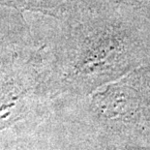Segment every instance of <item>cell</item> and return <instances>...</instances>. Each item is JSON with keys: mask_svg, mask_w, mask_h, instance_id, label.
Instances as JSON below:
<instances>
[{"mask_svg": "<svg viewBox=\"0 0 150 150\" xmlns=\"http://www.w3.org/2000/svg\"><path fill=\"white\" fill-rule=\"evenodd\" d=\"M53 63L65 82L89 90L150 66V21L126 3L92 4L65 25Z\"/></svg>", "mask_w": 150, "mask_h": 150, "instance_id": "cell-1", "label": "cell"}, {"mask_svg": "<svg viewBox=\"0 0 150 150\" xmlns=\"http://www.w3.org/2000/svg\"><path fill=\"white\" fill-rule=\"evenodd\" d=\"M33 60L0 76V130L18 122L27 112L33 87Z\"/></svg>", "mask_w": 150, "mask_h": 150, "instance_id": "cell-2", "label": "cell"}, {"mask_svg": "<svg viewBox=\"0 0 150 150\" xmlns=\"http://www.w3.org/2000/svg\"><path fill=\"white\" fill-rule=\"evenodd\" d=\"M0 6L20 12L40 13L63 21L66 25L79 20L92 4L85 0H0Z\"/></svg>", "mask_w": 150, "mask_h": 150, "instance_id": "cell-3", "label": "cell"}, {"mask_svg": "<svg viewBox=\"0 0 150 150\" xmlns=\"http://www.w3.org/2000/svg\"><path fill=\"white\" fill-rule=\"evenodd\" d=\"M125 3L131 6L137 13L150 21V0H127Z\"/></svg>", "mask_w": 150, "mask_h": 150, "instance_id": "cell-4", "label": "cell"}, {"mask_svg": "<svg viewBox=\"0 0 150 150\" xmlns=\"http://www.w3.org/2000/svg\"><path fill=\"white\" fill-rule=\"evenodd\" d=\"M127 0H108V2L110 3H114V4H123L125 3Z\"/></svg>", "mask_w": 150, "mask_h": 150, "instance_id": "cell-5", "label": "cell"}]
</instances>
